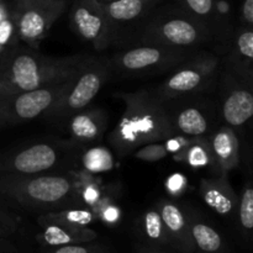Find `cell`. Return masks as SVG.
I'll return each mask as SVG.
<instances>
[{
  "instance_id": "cell-11",
  "label": "cell",
  "mask_w": 253,
  "mask_h": 253,
  "mask_svg": "<svg viewBox=\"0 0 253 253\" xmlns=\"http://www.w3.org/2000/svg\"><path fill=\"white\" fill-rule=\"evenodd\" d=\"M61 152L51 143H34L21 148L5 166L11 175L43 174L58 163Z\"/></svg>"
},
{
  "instance_id": "cell-18",
  "label": "cell",
  "mask_w": 253,
  "mask_h": 253,
  "mask_svg": "<svg viewBox=\"0 0 253 253\" xmlns=\"http://www.w3.org/2000/svg\"><path fill=\"white\" fill-rule=\"evenodd\" d=\"M82 163L89 173H103L113 169L115 162L110 151L101 146L90 147L83 153Z\"/></svg>"
},
{
  "instance_id": "cell-12",
  "label": "cell",
  "mask_w": 253,
  "mask_h": 253,
  "mask_svg": "<svg viewBox=\"0 0 253 253\" xmlns=\"http://www.w3.org/2000/svg\"><path fill=\"white\" fill-rule=\"evenodd\" d=\"M66 124L71 138L76 143H93L103 137L108 124V114L104 109H84L74 114Z\"/></svg>"
},
{
  "instance_id": "cell-33",
  "label": "cell",
  "mask_w": 253,
  "mask_h": 253,
  "mask_svg": "<svg viewBox=\"0 0 253 253\" xmlns=\"http://www.w3.org/2000/svg\"><path fill=\"white\" fill-rule=\"evenodd\" d=\"M99 1H101V2H108V1H111V0H99Z\"/></svg>"
},
{
  "instance_id": "cell-13",
  "label": "cell",
  "mask_w": 253,
  "mask_h": 253,
  "mask_svg": "<svg viewBox=\"0 0 253 253\" xmlns=\"http://www.w3.org/2000/svg\"><path fill=\"white\" fill-rule=\"evenodd\" d=\"M221 116L227 126H244L253 116V94L251 89L242 83L234 82L224 96Z\"/></svg>"
},
{
  "instance_id": "cell-9",
  "label": "cell",
  "mask_w": 253,
  "mask_h": 253,
  "mask_svg": "<svg viewBox=\"0 0 253 253\" xmlns=\"http://www.w3.org/2000/svg\"><path fill=\"white\" fill-rule=\"evenodd\" d=\"M71 81L24 93L0 95V126L19 124L43 116L53 106Z\"/></svg>"
},
{
  "instance_id": "cell-21",
  "label": "cell",
  "mask_w": 253,
  "mask_h": 253,
  "mask_svg": "<svg viewBox=\"0 0 253 253\" xmlns=\"http://www.w3.org/2000/svg\"><path fill=\"white\" fill-rule=\"evenodd\" d=\"M192 234L198 246L207 252H215L221 246L219 234L205 224H195L192 227Z\"/></svg>"
},
{
  "instance_id": "cell-30",
  "label": "cell",
  "mask_w": 253,
  "mask_h": 253,
  "mask_svg": "<svg viewBox=\"0 0 253 253\" xmlns=\"http://www.w3.org/2000/svg\"><path fill=\"white\" fill-rule=\"evenodd\" d=\"M56 253H88L85 249L83 247H77V246H66L62 249L57 250Z\"/></svg>"
},
{
  "instance_id": "cell-20",
  "label": "cell",
  "mask_w": 253,
  "mask_h": 253,
  "mask_svg": "<svg viewBox=\"0 0 253 253\" xmlns=\"http://www.w3.org/2000/svg\"><path fill=\"white\" fill-rule=\"evenodd\" d=\"M160 214L162 217L163 225L167 227L169 231L178 234V232L183 231L185 229V216L182 212V210L172 202L168 200H163L162 204L160 205Z\"/></svg>"
},
{
  "instance_id": "cell-14",
  "label": "cell",
  "mask_w": 253,
  "mask_h": 253,
  "mask_svg": "<svg viewBox=\"0 0 253 253\" xmlns=\"http://www.w3.org/2000/svg\"><path fill=\"white\" fill-rule=\"evenodd\" d=\"M199 189L205 204L220 215H227L234 211L239 203V195L230 185L226 174L222 173L217 178L202 179Z\"/></svg>"
},
{
  "instance_id": "cell-10",
  "label": "cell",
  "mask_w": 253,
  "mask_h": 253,
  "mask_svg": "<svg viewBox=\"0 0 253 253\" xmlns=\"http://www.w3.org/2000/svg\"><path fill=\"white\" fill-rule=\"evenodd\" d=\"M71 26L74 34L101 52L110 46L113 31L99 0H76L71 9Z\"/></svg>"
},
{
  "instance_id": "cell-34",
  "label": "cell",
  "mask_w": 253,
  "mask_h": 253,
  "mask_svg": "<svg viewBox=\"0 0 253 253\" xmlns=\"http://www.w3.org/2000/svg\"><path fill=\"white\" fill-rule=\"evenodd\" d=\"M2 48H4V46H1V44H0V52L2 51Z\"/></svg>"
},
{
  "instance_id": "cell-27",
  "label": "cell",
  "mask_w": 253,
  "mask_h": 253,
  "mask_svg": "<svg viewBox=\"0 0 253 253\" xmlns=\"http://www.w3.org/2000/svg\"><path fill=\"white\" fill-rule=\"evenodd\" d=\"M56 217L61 221H66V224L79 225V226H85L93 220V215L86 210H67L57 215Z\"/></svg>"
},
{
  "instance_id": "cell-26",
  "label": "cell",
  "mask_w": 253,
  "mask_h": 253,
  "mask_svg": "<svg viewBox=\"0 0 253 253\" xmlns=\"http://www.w3.org/2000/svg\"><path fill=\"white\" fill-rule=\"evenodd\" d=\"M43 239L46 242L52 246H58V245H67L73 241L71 235L58 225H49L46 227L43 234Z\"/></svg>"
},
{
  "instance_id": "cell-15",
  "label": "cell",
  "mask_w": 253,
  "mask_h": 253,
  "mask_svg": "<svg viewBox=\"0 0 253 253\" xmlns=\"http://www.w3.org/2000/svg\"><path fill=\"white\" fill-rule=\"evenodd\" d=\"M210 152L222 174L235 169L240 163V143L230 126L220 127L210 138Z\"/></svg>"
},
{
  "instance_id": "cell-19",
  "label": "cell",
  "mask_w": 253,
  "mask_h": 253,
  "mask_svg": "<svg viewBox=\"0 0 253 253\" xmlns=\"http://www.w3.org/2000/svg\"><path fill=\"white\" fill-rule=\"evenodd\" d=\"M188 15L199 20L210 29V22H216V0H183Z\"/></svg>"
},
{
  "instance_id": "cell-1",
  "label": "cell",
  "mask_w": 253,
  "mask_h": 253,
  "mask_svg": "<svg viewBox=\"0 0 253 253\" xmlns=\"http://www.w3.org/2000/svg\"><path fill=\"white\" fill-rule=\"evenodd\" d=\"M125 110L109 141L120 153L132 152L147 143L160 142L175 136L169 110L163 100L147 90L119 94Z\"/></svg>"
},
{
  "instance_id": "cell-7",
  "label": "cell",
  "mask_w": 253,
  "mask_h": 253,
  "mask_svg": "<svg viewBox=\"0 0 253 253\" xmlns=\"http://www.w3.org/2000/svg\"><path fill=\"white\" fill-rule=\"evenodd\" d=\"M195 54V49L142 43L114 57V67L123 74L142 76L173 69Z\"/></svg>"
},
{
  "instance_id": "cell-2",
  "label": "cell",
  "mask_w": 253,
  "mask_h": 253,
  "mask_svg": "<svg viewBox=\"0 0 253 253\" xmlns=\"http://www.w3.org/2000/svg\"><path fill=\"white\" fill-rule=\"evenodd\" d=\"M90 56L76 54L63 58L47 57L32 47L14 52L0 73V95L24 93L63 83L74 76Z\"/></svg>"
},
{
  "instance_id": "cell-8",
  "label": "cell",
  "mask_w": 253,
  "mask_h": 253,
  "mask_svg": "<svg viewBox=\"0 0 253 253\" xmlns=\"http://www.w3.org/2000/svg\"><path fill=\"white\" fill-rule=\"evenodd\" d=\"M216 68L217 58L214 54L195 53L173 68V73L160 84L156 95L162 100L192 95L209 83Z\"/></svg>"
},
{
  "instance_id": "cell-5",
  "label": "cell",
  "mask_w": 253,
  "mask_h": 253,
  "mask_svg": "<svg viewBox=\"0 0 253 253\" xmlns=\"http://www.w3.org/2000/svg\"><path fill=\"white\" fill-rule=\"evenodd\" d=\"M211 30L188 14L160 16L148 22L140 34V41L148 44L195 49L208 42Z\"/></svg>"
},
{
  "instance_id": "cell-4",
  "label": "cell",
  "mask_w": 253,
  "mask_h": 253,
  "mask_svg": "<svg viewBox=\"0 0 253 253\" xmlns=\"http://www.w3.org/2000/svg\"><path fill=\"white\" fill-rule=\"evenodd\" d=\"M0 189L25 207H59L74 197V183L57 174L9 175L0 183Z\"/></svg>"
},
{
  "instance_id": "cell-3",
  "label": "cell",
  "mask_w": 253,
  "mask_h": 253,
  "mask_svg": "<svg viewBox=\"0 0 253 253\" xmlns=\"http://www.w3.org/2000/svg\"><path fill=\"white\" fill-rule=\"evenodd\" d=\"M110 62L89 57L88 61L71 78L58 100L44 114L52 123L66 124L74 114L89 108L110 76Z\"/></svg>"
},
{
  "instance_id": "cell-17",
  "label": "cell",
  "mask_w": 253,
  "mask_h": 253,
  "mask_svg": "<svg viewBox=\"0 0 253 253\" xmlns=\"http://www.w3.org/2000/svg\"><path fill=\"white\" fill-rule=\"evenodd\" d=\"M151 4V0H111L103 2L104 10L110 22L111 31H115V27L130 24L140 19Z\"/></svg>"
},
{
  "instance_id": "cell-28",
  "label": "cell",
  "mask_w": 253,
  "mask_h": 253,
  "mask_svg": "<svg viewBox=\"0 0 253 253\" xmlns=\"http://www.w3.org/2000/svg\"><path fill=\"white\" fill-rule=\"evenodd\" d=\"M188 160V162L193 166V167H200V166H205L209 160V152L207 151L205 146H203V142L195 141L194 145L187 151L184 156Z\"/></svg>"
},
{
  "instance_id": "cell-16",
  "label": "cell",
  "mask_w": 253,
  "mask_h": 253,
  "mask_svg": "<svg viewBox=\"0 0 253 253\" xmlns=\"http://www.w3.org/2000/svg\"><path fill=\"white\" fill-rule=\"evenodd\" d=\"M169 116L175 135L199 138L209 130L208 115L197 105L182 108L175 113L169 111Z\"/></svg>"
},
{
  "instance_id": "cell-23",
  "label": "cell",
  "mask_w": 253,
  "mask_h": 253,
  "mask_svg": "<svg viewBox=\"0 0 253 253\" xmlns=\"http://www.w3.org/2000/svg\"><path fill=\"white\" fill-rule=\"evenodd\" d=\"M237 204H239L241 225L244 229L251 230L253 227V189L250 182L242 188Z\"/></svg>"
},
{
  "instance_id": "cell-29",
  "label": "cell",
  "mask_w": 253,
  "mask_h": 253,
  "mask_svg": "<svg viewBox=\"0 0 253 253\" xmlns=\"http://www.w3.org/2000/svg\"><path fill=\"white\" fill-rule=\"evenodd\" d=\"M241 19L245 26L253 25V0H244L241 6Z\"/></svg>"
},
{
  "instance_id": "cell-31",
  "label": "cell",
  "mask_w": 253,
  "mask_h": 253,
  "mask_svg": "<svg viewBox=\"0 0 253 253\" xmlns=\"http://www.w3.org/2000/svg\"><path fill=\"white\" fill-rule=\"evenodd\" d=\"M116 216H118V214H116V211L114 209H110L105 214V217L109 220V221H114V220L116 219Z\"/></svg>"
},
{
  "instance_id": "cell-22",
  "label": "cell",
  "mask_w": 253,
  "mask_h": 253,
  "mask_svg": "<svg viewBox=\"0 0 253 253\" xmlns=\"http://www.w3.org/2000/svg\"><path fill=\"white\" fill-rule=\"evenodd\" d=\"M235 49L239 54V63L251 66L253 59V31L252 26H244L237 35Z\"/></svg>"
},
{
  "instance_id": "cell-25",
  "label": "cell",
  "mask_w": 253,
  "mask_h": 253,
  "mask_svg": "<svg viewBox=\"0 0 253 253\" xmlns=\"http://www.w3.org/2000/svg\"><path fill=\"white\" fill-rule=\"evenodd\" d=\"M145 230L151 239H160L163 232V221L158 210H150L145 214Z\"/></svg>"
},
{
  "instance_id": "cell-32",
  "label": "cell",
  "mask_w": 253,
  "mask_h": 253,
  "mask_svg": "<svg viewBox=\"0 0 253 253\" xmlns=\"http://www.w3.org/2000/svg\"><path fill=\"white\" fill-rule=\"evenodd\" d=\"M6 17H7L6 10H5L4 7L0 5V21H1V20H4V19H6Z\"/></svg>"
},
{
  "instance_id": "cell-6",
  "label": "cell",
  "mask_w": 253,
  "mask_h": 253,
  "mask_svg": "<svg viewBox=\"0 0 253 253\" xmlns=\"http://www.w3.org/2000/svg\"><path fill=\"white\" fill-rule=\"evenodd\" d=\"M14 21L17 39L27 47L37 48L54 22L62 16L66 0H14Z\"/></svg>"
},
{
  "instance_id": "cell-24",
  "label": "cell",
  "mask_w": 253,
  "mask_h": 253,
  "mask_svg": "<svg viewBox=\"0 0 253 253\" xmlns=\"http://www.w3.org/2000/svg\"><path fill=\"white\" fill-rule=\"evenodd\" d=\"M168 153L169 152H168L167 147H166V143L152 142L138 147L135 151V153H133V156L137 160L147 161V162H156V161H160L162 158L167 157Z\"/></svg>"
}]
</instances>
